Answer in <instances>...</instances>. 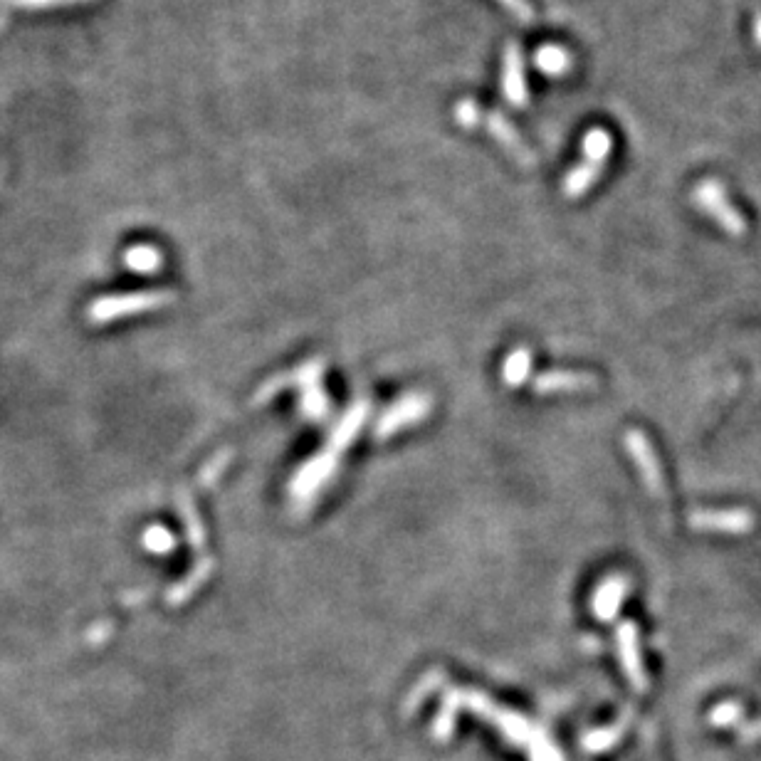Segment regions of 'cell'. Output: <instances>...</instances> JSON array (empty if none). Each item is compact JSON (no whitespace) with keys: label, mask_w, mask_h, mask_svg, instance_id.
<instances>
[{"label":"cell","mask_w":761,"mask_h":761,"mask_svg":"<svg viewBox=\"0 0 761 761\" xmlns=\"http://www.w3.org/2000/svg\"><path fill=\"white\" fill-rule=\"evenodd\" d=\"M453 119L463 129H485L497 144L505 149V154L522 169H534L537 166V154L529 149L519 129L502 112H487L475 99H460L453 107Z\"/></svg>","instance_id":"1"},{"label":"cell","mask_w":761,"mask_h":761,"mask_svg":"<svg viewBox=\"0 0 761 761\" xmlns=\"http://www.w3.org/2000/svg\"><path fill=\"white\" fill-rule=\"evenodd\" d=\"M581 149H584V161L566 173L564 183H561V191H564V196L571 198V201L586 196L593 188V183L606 171V164L613 151L611 131L603 127L589 129L584 134V141H581Z\"/></svg>","instance_id":"2"},{"label":"cell","mask_w":761,"mask_h":761,"mask_svg":"<svg viewBox=\"0 0 761 761\" xmlns=\"http://www.w3.org/2000/svg\"><path fill=\"white\" fill-rule=\"evenodd\" d=\"M692 203L697 211L710 215L712 220L732 238H742L747 235V218L739 213V208L729 201L727 188L717 178H705L692 191Z\"/></svg>","instance_id":"3"},{"label":"cell","mask_w":761,"mask_h":761,"mask_svg":"<svg viewBox=\"0 0 761 761\" xmlns=\"http://www.w3.org/2000/svg\"><path fill=\"white\" fill-rule=\"evenodd\" d=\"M176 299V292L169 290H151V292H131V295H112L94 299L89 307V319L97 324H107L112 319L129 317V314L154 312V309L166 307Z\"/></svg>","instance_id":"4"},{"label":"cell","mask_w":761,"mask_h":761,"mask_svg":"<svg viewBox=\"0 0 761 761\" xmlns=\"http://www.w3.org/2000/svg\"><path fill=\"white\" fill-rule=\"evenodd\" d=\"M754 514L744 507L734 509H697L690 514V527L697 532L710 534H729V537H742L754 529Z\"/></svg>","instance_id":"5"},{"label":"cell","mask_w":761,"mask_h":761,"mask_svg":"<svg viewBox=\"0 0 761 761\" xmlns=\"http://www.w3.org/2000/svg\"><path fill=\"white\" fill-rule=\"evenodd\" d=\"M626 450L628 455L633 458L635 467L643 475L645 487L650 490L653 497H665V477H663V467H660L658 455H655L653 445L650 440L645 438V433L640 430H628L626 433Z\"/></svg>","instance_id":"6"},{"label":"cell","mask_w":761,"mask_h":761,"mask_svg":"<svg viewBox=\"0 0 761 761\" xmlns=\"http://www.w3.org/2000/svg\"><path fill=\"white\" fill-rule=\"evenodd\" d=\"M502 94L512 107L524 109L529 104L527 75H524V55L522 45L517 40H509L502 52Z\"/></svg>","instance_id":"7"},{"label":"cell","mask_w":761,"mask_h":761,"mask_svg":"<svg viewBox=\"0 0 761 761\" xmlns=\"http://www.w3.org/2000/svg\"><path fill=\"white\" fill-rule=\"evenodd\" d=\"M428 413H430V398L421 396V393H413V396H406L403 401L393 403V406L383 413L379 425L374 428V435L376 438H391V435H396L398 430L423 421Z\"/></svg>","instance_id":"8"},{"label":"cell","mask_w":761,"mask_h":761,"mask_svg":"<svg viewBox=\"0 0 761 761\" xmlns=\"http://www.w3.org/2000/svg\"><path fill=\"white\" fill-rule=\"evenodd\" d=\"M334 470H337V453H332V450L309 460V463L297 472L295 480H292L290 490L292 495H295V500L309 505V500L317 497L319 490L327 485L329 477L334 475Z\"/></svg>","instance_id":"9"},{"label":"cell","mask_w":761,"mask_h":761,"mask_svg":"<svg viewBox=\"0 0 761 761\" xmlns=\"http://www.w3.org/2000/svg\"><path fill=\"white\" fill-rule=\"evenodd\" d=\"M618 640V658H621V668L631 680L633 690L645 692L648 690V675H645L643 658H640V633L635 628V623L626 621L618 626L616 633Z\"/></svg>","instance_id":"10"},{"label":"cell","mask_w":761,"mask_h":761,"mask_svg":"<svg viewBox=\"0 0 761 761\" xmlns=\"http://www.w3.org/2000/svg\"><path fill=\"white\" fill-rule=\"evenodd\" d=\"M628 589H631V584L623 576H611V579L603 581L596 593H593V616L603 623L613 621L618 616V611H621L623 601H626Z\"/></svg>","instance_id":"11"},{"label":"cell","mask_w":761,"mask_h":761,"mask_svg":"<svg viewBox=\"0 0 761 761\" xmlns=\"http://www.w3.org/2000/svg\"><path fill=\"white\" fill-rule=\"evenodd\" d=\"M596 376L584 374V371H547V374L534 379V391L537 393H566V391H584V388H596Z\"/></svg>","instance_id":"12"},{"label":"cell","mask_w":761,"mask_h":761,"mask_svg":"<svg viewBox=\"0 0 761 761\" xmlns=\"http://www.w3.org/2000/svg\"><path fill=\"white\" fill-rule=\"evenodd\" d=\"M534 67L547 77H566L574 70V55L564 45L547 43L534 52Z\"/></svg>","instance_id":"13"},{"label":"cell","mask_w":761,"mask_h":761,"mask_svg":"<svg viewBox=\"0 0 761 761\" xmlns=\"http://www.w3.org/2000/svg\"><path fill=\"white\" fill-rule=\"evenodd\" d=\"M366 416H369V403L366 401L356 403V406L351 408L349 413H346L344 421H341L337 428H334L332 440H329V445H332V453H339V450L349 448L351 440L359 435V430H361V425H364Z\"/></svg>","instance_id":"14"},{"label":"cell","mask_w":761,"mask_h":761,"mask_svg":"<svg viewBox=\"0 0 761 761\" xmlns=\"http://www.w3.org/2000/svg\"><path fill=\"white\" fill-rule=\"evenodd\" d=\"M124 262L131 272H139V275H154L164 265V255L154 248V245H134L124 255Z\"/></svg>","instance_id":"15"},{"label":"cell","mask_w":761,"mask_h":761,"mask_svg":"<svg viewBox=\"0 0 761 761\" xmlns=\"http://www.w3.org/2000/svg\"><path fill=\"white\" fill-rule=\"evenodd\" d=\"M178 509H181L183 519H186L188 539H191L193 549L203 551V547H206V529H203L201 517H198L196 505H193V500H191V495H188V492H181V495H178Z\"/></svg>","instance_id":"16"},{"label":"cell","mask_w":761,"mask_h":761,"mask_svg":"<svg viewBox=\"0 0 761 761\" xmlns=\"http://www.w3.org/2000/svg\"><path fill=\"white\" fill-rule=\"evenodd\" d=\"M211 569H213V561H211V559L198 561L196 569H193L191 574H188V579L183 581V584H178L176 589H171V591H169V603H171V606H178V603L186 601V598L191 596L193 591H198V586H201L203 581L208 579V574H211Z\"/></svg>","instance_id":"17"},{"label":"cell","mask_w":761,"mask_h":761,"mask_svg":"<svg viewBox=\"0 0 761 761\" xmlns=\"http://www.w3.org/2000/svg\"><path fill=\"white\" fill-rule=\"evenodd\" d=\"M529 369H532V354H529L527 349H517L512 351V354L507 356L505 361V381L507 386H522L524 381H527L529 376Z\"/></svg>","instance_id":"18"},{"label":"cell","mask_w":761,"mask_h":761,"mask_svg":"<svg viewBox=\"0 0 761 761\" xmlns=\"http://www.w3.org/2000/svg\"><path fill=\"white\" fill-rule=\"evenodd\" d=\"M302 413L307 418H312V421H317V418H324L329 411V403H327V396H324L322 386L317 383H302Z\"/></svg>","instance_id":"19"},{"label":"cell","mask_w":761,"mask_h":761,"mask_svg":"<svg viewBox=\"0 0 761 761\" xmlns=\"http://www.w3.org/2000/svg\"><path fill=\"white\" fill-rule=\"evenodd\" d=\"M626 724H628V717H623L621 724H613V727H608V729H598V732L586 734L584 747L591 749V752H601V749H608L611 744L618 742V737L623 734Z\"/></svg>","instance_id":"20"},{"label":"cell","mask_w":761,"mask_h":761,"mask_svg":"<svg viewBox=\"0 0 761 761\" xmlns=\"http://www.w3.org/2000/svg\"><path fill=\"white\" fill-rule=\"evenodd\" d=\"M141 544H144L151 554H169V551L176 547V537H173L169 529L154 524V527L146 529V534L141 537Z\"/></svg>","instance_id":"21"},{"label":"cell","mask_w":761,"mask_h":761,"mask_svg":"<svg viewBox=\"0 0 761 761\" xmlns=\"http://www.w3.org/2000/svg\"><path fill=\"white\" fill-rule=\"evenodd\" d=\"M739 717H742V707L737 702H722L710 712V722L715 727H729V724L739 722Z\"/></svg>","instance_id":"22"},{"label":"cell","mask_w":761,"mask_h":761,"mask_svg":"<svg viewBox=\"0 0 761 761\" xmlns=\"http://www.w3.org/2000/svg\"><path fill=\"white\" fill-rule=\"evenodd\" d=\"M230 455H233V453H230V450H225V453L215 455V458L211 460V463H208L206 467H203L201 475H198V480H201V485H206V487H208V485H213V482L218 480L220 475H223V470H225V467H228Z\"/></svg>","instance_id":"23"},{"label":"cell","mask_w":761,"mask_h":761,"mask_svg":"<svg viewBox=\"0 0 761 761\" xmlns=\"http://www.w3.org/2000/svg\"><path fill=\"white\" fill-rule=\"evenodd\" d=\"M500 5H505L509 13L519 20V23H534L537 13H534V5L529 0H497Z\"/></svg>","instance_id":"24"},{"label":"cell","mask_w":761,"mask_h":761,"mask_svg":"<svg viewBox=\"0 0 761 761\" xmlns=\"http://www.w3.org/2000/svg\"><path fill=\"white\" fill-rule=\"evenodd\" d=\"M0 3H13L20 5V8H52V5L77 3V0H0Z\"/></svg>","instance_id":"25"},{"label":"cell","mask_w":761,"mask_h":761,"mask_svg":"<svg viewBox=\"0 0 761 761\" xmlns=\"http://www.w3.org/2000/svg\"><path fill=\"white\" fill-rule=\"evenodd\" d=\"M752 38H754V43L761 47V10L757 15H754V20H752Z\"/></svg>","instance_id":"26"},{"label":"cell","mask_w":761,"mask_h":761,"mask_svg":"<svg viewBox=\"0 0 761 761\" xmlns=\"http://www.w3.org/2000/svg\"><path fill=\"white\" fill-rule=\"evenodd\" d=\"M3 25H5V20H3V18H0V28H3Z\"/></svg>","instance_id":"27"}]
</instances>
